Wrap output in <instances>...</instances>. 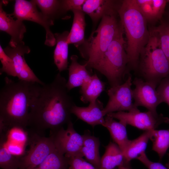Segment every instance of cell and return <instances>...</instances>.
Here are the masks:
<instances>
[{
  "label": "cell",
  "mask_w": 169,
  "mask_h": 169,
  "mask_svg": "<svg viewBox=\"0 0 169 169\" xmlns=\"http://www.w3.org/2000/svg\"><path fill=\"white\" fill-rule=\"evenodd\" d=\"M67 81L59 72L53 81L40 87L30 107L29 130L44 136L71 121V111L75 104L67 88Z\"/></svg>",
  "instance_id": "obj_1"
},
{
  "label": "cell",
  "mask_w": 169,
  "mask_h": 169,
  "mask_svg": "<svg viewBox=\"0 0 169 169\" xmlns=\"http://www.w3.org/2000/svg\"><path fill=\"white\" fill-rule=\"evenodd\" d=\"M0 92V131L14 127L26 131L30 106L41 85L8 77Z\"/></svg>",
  "instance_id": "obj_2"
},
{
  "label": "cell",
  "mask_w": 169,
  "mask_h": 169,
  "mask_svg": "<svg viewBox=\"0 0 169 169\" xmlns=\"http://www.w3.org/2000/svg\"><path fill=\"white\" fill-rule=\"evenodd\" d=\"M120 21L125 34V51L128 65L138 69L141 52L149 37L147 21L140 12L136 0L122 1L118 11Z\"/></svg>",
  "instance_id": "obj_3"
},
{
  "label": "cell",
  "mask_w": 169,
  "mask_h": 169,
  "mask_svg": "<svg viewBox=\"0 0 169 169\" xmlns=\"http://www.w3.org/2000/svg\"><path fill=\"white\" fill-rule=\"evenodd\" d=\"M124 32L120 26L107 50L94 66L107 79L110 87L122 84L129 72Z\"/></svg>",
  "instance_id": "obj_4"
},
{
  "label": "cell",
  "mask_w": 169,
  "mask_h": 169,
  "mask_svg": "<svg viewBox=\"0 0 169 169\" xmlns=\"http://www.w3.org/2000/svg\"><path fill=\"white\" fill-rule=\"evenodd\" d=\"M118 12L103 16L97 29L78 49L86 60L87 68H93L100 59L113 40L121 23L116 18Z\"/></svg>",
  "instance_id": "obj_5"
},
{
  "label": "cell",
  "mask_w": 169,
  "mask_h": 169,
  "mask_svg": "<svg viewBox=\"0 0 169 169\" xmlns=\"http://www.w3.org/2000/svg\"><path fill=\"white\" fill-rule=\"evenodd\" d=\"M142 50L138 69L142 79L156 86L169 75V62L162 50L159 39L152 30Z\"/></svg>",
  "instance_id": "obj_6"
},
{
  "label": "cell",
  "mask_w": 169,
  "mask_h": 169,
  "mask_svg": "<svg viewBox=\"0 0 169 169\" xmlns=\"http://www.w3.org/2000/svg\"><path fill=\"white\" fill-rule=\"evenodd\" d=\"M27 133L26 145H28L29 147L23 155L18 156L19 161V169H32L36 167L56 149L50 137H45L29 130Z\"/></svg>",
  "instance_id": "obj_7"
},
{
  "label": "cell",
  "mask_w": 169,
  "mask_h": 169,
  "mask_svg": "<svg viewBox=\"0 0 169 169\" xmlns=\"http://www.w3.org/2000/svg\"><path fill=\"white\" fill-rule=\"evenodd\" d=\"M132 81L131 76L129 75L122 84L111 87L108 90L109 100L103 110L105 116L113 112L139 110L133 102Z\"/></svg>",
  "instance_id": "obj_8"
},
{
  "label": "cell",
  "mask_w": 169,
  "mask_h": 169,
  "mask_svg": "<svg viewBox=\"0 0 169 169\" xmlns=\"http://www.w3.org/2000/svg\"><path fill=\"white\" fill-rule=\"evenodd\" d=\"M37 6L33 0H16L13 13L10 14L13 18L23 21L28 20L37 23L42 26L46 31L44 44L53 47L56 44L54 34L50 27L54 24V21L49 19L41 12L38 11Z\"/></svg>",
  "instance_id": "obj_9"
},
{
  "label": "cell",
  "mask_w": 169,
  "mask_h": 169,
  "mask_svg": "<svg viewBox=\"0 0 169 169\" xmlns=\"http://www.w3.org/2000/svg\"><path fill=\"white\" fill-rule=\"evenodd\" d=\"M67 125L66 129L62 127L50 131L49 137L53 141L56 149L67 157H83L81 151L83 141V135L76 131L71 121Z\"/></svg>",
  "instance_id": "obj_10"
},
{
  "label": "cell",
  "mask_w": 169,
  "mask_h": 169,
  "mask_svg": "<svg viewBox=\"0 0 169 169\" xmlns=\"http://www.w3.org/2000/svg\"><path fill=\"white\" fill-rule=\"evenodd\" d=\"M107 115L119 120L126 126L131 125L144 131L156 130L162 124L169 123L168 117L162 114L149 110L144 112L140 110L131 112L119 111Z\"/></svg>",
  "instance_id": "obj_11"
},
{
  "label": "cell",
  "mask_w": 169,
  "mask_h": 169,
  "mask_svg": "<svg viewBox=\"0 0 169 169\" xmlns=\"http://www.w3.org/2000/svg\"><path fill=\"white\" fill-rule=\"evenodd\" d=\"M135 88L132 90L134 104L137 107L142 106L149 111L157 113L156 108L162 103L156 90V87L141 78L136 77L132 81Z\"/></svg>",
  "instance_id": "obj_12"
},
{
  "label": "cell",
  "mask_w": 169,
  "mask_h": 169,
  "mask_svg": "<svg viewBox=\"0 0 169 169\" xmlns=\"http://www.w3.org/2000/svg\"><path fill=\"white\" fill-rule=\"evenodd\" d=\"M5 53L13 60L16 77L18 80L36 82L42 85L45 83L35 75L27 63L24 55L30 52L29 48L25 45L23 41L15 47L9 45L3 49Z\"/></svg>",
  "instance_id": "obj_13"
},
{
  "label": "cell",
  "mask_w": 169,
  "mask_h": 169,
  "mask_svg": "<svg viewBox=\"0 0 169 169\" xmlns=\"http://www.w3.org/2000/svg\"><path fill=\"white\" fill-rule=\"evenodd\" d=\"M3 1L0 3V30L11 36L9 45L15 47L23 41L24 34L26 32L23 21L13 18L10 14H8L3 8Z\"/></svg>",
  "instance_id": "obj_14"
},
{
  "label": "cell",
  "mask_w": 169,
  "mask_h": 169,
  "mask_svg": "<svg viewBox=\"0 0 169 169\" xmlns=\"http://www.w3.org/2000/svg\"><path fill=\"white\" fill-rule=\"evenodd\" d=\"M89 103L87 107L74 105L71 110L72 114L93 127L98 125L103 126L105 120L103 113L104 108L103 103L97 99L95 101Z\"/></svg>",
  "instance_id": "obj_15"
},
{
  "label": "cell",
  "mask_w": 169,
  "mask_h": 169,
  "mask_svg": "<svg viewBox=\"0 0 169 169\" xmlns=\"http://www.w3.org/2000/svg\"><path fill=\"white\" fill-rule=\"evenodd\" d=\"M115 2L110 0H86L82 11L89 16L94 25H96L104 16L118 12L120 5L116 6Z\"/></svg>",
  "instance_id": "obj_16"
},
{
  "label": "cell",
  "mask_w": 169,
  "mask_h": 169,
  "mask_svg": "<svg viewBox=\"0 0 169 169\" xmlns=\"http://www.w3.org/2000/svg\"><path fill=\"white\" fill-rule=\"evenodd\" d=\"M70 59L71 63L68 69V79L66 84L69 91L75 87H81L90 80L92 76L87 70L86 64L82 65L78 62L77 55H72Z\"/></svg>",
  "instance_id": "obj_17"
},
{
  "label": "cell",
  "mask_w": 169,
  "mask_h": 169,
  "mask_svg": "<svg viewBox=\"0 0 169 169\" xmlns=\"http://www.w3.org/2000/svg\"><path fill=\"white\" fill-rule=\"evenodd\" d=\"M105 120L103 126L108 129L113 142L117 145L124 154L131 141L128 138L126 125L107 115Z\"/></svg>",
  "instance_id": "obj_18"
},
{
  "label": "cell",
  "mask_w": 169,
  "mask_h": 169,
  "mask_svg": "<svg viewBox=\"0 0 169 169\" xmlns=\"http://www.w3.org/2000/svg\"><path fill=\"white\" fill-rule=\"evenodd\" d=\"M124 154L119 146L113 141H110L105 147V153L101 158L99 169H114L117 167H130Z\"/></svg>",
  "instance_id": "obj_19"
},
{
  "label": "cell",
  "mask_w": 169,
  "mask_h": 169,
  "mask_svg": "<svg viewBox=\"0 0 169 169\" xmlns=\"http://www.w3.org/2000/svg\"><path fill=\"white\" fill-rule=\"evenodd\" d=\"M74 15L73 22L68 37L69 44H73L78 49L84 43L86 27L85 13L82 10L72 11Z\"/></svg>",
  "instance_id": "obj_20"
},
{
  "label": "cell",
  "mask_w": 169,
  "mask_h": 169,
  "mask_svg": "<svg viewBox=\"0 0 169 169\" xmlns=\"http://www.w3.org/2000/svg\"><path fill=\"white\" fill-rule=\"evenodd\" d=\"M83 136V141L81 151V154L87 161L99 169L101 158L99 153V139L87 131Z\"/></svg>",
  "instance_id": "obj_21"
},
{
  "label": "cell",
  "mask_w": 169,
  "mask_h": 169,
  "mask_svg": "<svg viewBox=\"0 0 169 169\" xmlns=\"http://www.w3.org/2000/svg\"><path fill=\"white\" fill-rule=\"evenodd\" d=\"M69 33V31H65L54 34L56 45L54 52V62L60 73L67 69L68 66Z\"/></svg>",
  "instance_id": "obj_22"
},
{
  "label": "cell",
  "mask_w": 169,
  "mask_h": 169,
  "mask_svg": "<svg viewBox=\"0 0 169 169\" xmlns=\"http://www.w3.org/2000/svg\"><path fill=\"white\" fill-rule=\"evenodd\" d=\"M105 83L102 81L95 73L90 80L80 87V99L84 103L95 101L105 90Z\"/></svg>",
  "instance_id": "obj_23"
},
{
  "label": "cell",
  "mask_w": 169,
  "mask_h": 169,
  "mask_svg": "<svg viewBox=\"0 0 169 169\" xmlns=\"http://www.w3.org/2000/svg\"><path fill=\"white\" fill-rule=\"evenodd\" d=\"M152 131H145L137 138L131 140L129 145L124 153L126 161L128 164L130 165L131 160L136 159L141 154L145 152Z\"/></svg>",
  "instance_id": "obj_24"
},
{
  "label": "cell",
  "mask_w": 169,
  "mask_h": 169,
  "mask_svg": "<svg viewBox=\"0 0 169 169\" xmlns=\"http://www.w3.org/2000/svg\"><path fill=\"white\" fill-rule=\"evenodd\" d=\"M150 140L152 150L158 154L161 161L169 148V129L153 130Z\"/></svg>",
  "instance_id": "obj_25"
},
{
  "label": "cell",
  "mask_w": 169,
  "mask_h": 169,
  "mask_svg": "<svg viewBox=\"0 0 169 169\" xmlns=\"http://www.w3.org/2000/svg\"><path fill=\"white\" fill-rule=\"evenodd\" d=\"M32 169H69V159L56 149L41 163Z\"/></svg>",
  "instance_id": "obj_26"
},
{
  "label": "cell",
  "mask_w": 169,
  "mask_h": 169,
  "mask_svg": "<svg viewBox=\"0 0 169 169\" xmlns=\"http://www.w3.org/2000/svg\"><path fill=\"white\" fill-rule=\"evenodd\" d=\"M37 6L40 8L41 12L49 19L54 21L56 15L62 12L61 0H33Z\"/></svg>",
  "instance_id": "obj_27"
},
{
  "label": "cell",
  "mask_w": 169,
  "mask_h": 169,
  "mask_svg": "<svg viewBox=\"0 0 169 169\" xmlns=\"http://www.w3.org/2000/svg\"><path fill=\"white\" fill-rule=\"evenodd\" d=\"M0 167L2 169H19V167L18 156L11 153L2 141H0Z\"/></svg>",
  "instance_id": "obj_28"
},
{
  "label": "cell",
  "mask_w": 169,
  "mask_h": 169,
  "mask_svg": "<svg viewBox=\"0 0 169 169\" xmlns=\"http://www.w3.org/2000/svg\"><path fill=\"white\" fill-rule=\"evenodd\" d=\"M152 30L158 37L161 47L169 62V21L163 22Z\"/></svg>",
  "instance_id": "obj_29"
},
{
  "label": "cell",
  "mask_w": 169,
  "mask_h": 169,
  "mask_svg": "<svg viewBox=\"0 0 169 169\" xmlns=\"http://www.w3.org/2000/svg\"><path fill=\"white\" fill-rule=\"evenodd\" d=\"M0 60L2 64L0 71V74L5 73L8 75L16 77L13 61L5 53L1 45Z\"/></svg>",
  "instance_id": "obj_30"
},
{
  "label": "cell",
  "mask_w": 169,
  "mask_h": 169,
  "mask_svg": "<svg viewBox=\"0 0 169 169\" xmlns=\"http://www.w3.org/2000/svg\"><path fill=\"white\" fill-rule=\"evenodd\" d=\"M7 136L10 141L26 145L28 138V133L27 131L23 129L18 127L11 128L7 134Z\"/></svg>",
  "instance_id": "obj_31"
},
{
  "label": "cell",
  "mask_w": 169,
  "mask_h": 169,
  "mask_svg": "<svg viewBox=\"0 0 169 169\" xmlns=\"http://www.w3.org/2000/svg\"><path fill=\"white\" fill-rule=\"evenodd\" d=\"M138 8L147 21H155L151 0H136Z\"/></svg>",
  "instance_id": "obj_32"
},
{
  "label": "cell",
  "mask_w": 169,
  "mask_h": 169,
  "mask_svg": "<svg viewBox=\"0 0 169 169\" xmlns=\"http://www.w3.org/2000/svg\"><path fill=\"white\" fill-rule=\"evenodd\" d=\"M68 158L69 169H97L82 157L73 156Z\"/></svg>",
  "instance_id": "obj_33"
},
{
  "label": "cell",
  "mask_w": 169,
  "mask_h": 169,
  "mask_svg": "<svg viewBox=\"0 0 169 169\" xmlns=\"http://www.w3.org/2000/svg\"><path fill=\"white\" fill-rule=\"evenodd\" d=\"M156 89L162 103H166L169 106V75L161 80Z\"/></svg>",
  "instance_id": "obj_34"
},
{
  "label": "cell",
  "mask_w": 169,
  "mask_h": 169,
  "mask_svg": "<svg viewBox=\"0 0 169 169\" xmlns=\"http://www.w3.org/2000/svg\"><path fill=\"white\" fill-rule=\"evenodd\" d=\"M86 0H61V8L62 12L78 10L82 11L83 6Z\"/></svg>",
  "instance_id": "obj_35"
},
{
  "label": "cell",
  "mask_w": 169,
  "mask_h": 169,
  "mask_svg": "<svg viewBox=\"0 0 169 169\" xmlns=\"http://www.w3.org/2000/svg\"><path fill=\"white\" fill-rule=\"evenodd\" d=\"M166 0H151V5L155 21L161 18L164 12Z\"/></svg>",
  "instance_id": "obj_36"
},
{
  "label": "cell",
  "mask_w": 169,
  "mask_h": 169,
  "mask_svg": "<svg viewBox=\"0 0 169 169\" xmlns=\"http://www.w3.org/2000/svg\"><path fill=\"white\" fill-rule=\"evenodd\" d=\"M136 159L141 162L148 169H168L160 162L150 160L147 156L145 152L141 154Z\"/></svg>",
  "instance_id": "obj_37"
},
{
  "label": "cell",
  "mask_w": 169,
  "mask_h": 169,
  "mask_svg": "<svg viewBox=\"0 0 169 169\" xmlns=\"http://www.w3.org/2000/svg\"><path fill=\"white\" fill-rule=\"evenodd\" d=\"M5 145L9 152L14 156H20L25 152L24 145L22 144L19 145L9 141Z\"/></svg>",
  "instance_id": "obj_38"
},
{
  "label": "cell",
  "mask_w": 169,
  "mask_h": 169,
  "mask_svg": "<svg viewBox=\"0 0 169 169\" xmlns=\"http://www.w3.org/2000/svg\"><path fill=\"white\" fill-rule=\"evenodd\" d=\"M117 169H131L130 167H128L124 166H120L118 167Z\"/></svg>",
  "instance_id": "obj_39"
},
{
  "label": "cell",
  "mask_w": 169,
  "mask_h": 169,
  "mask_svg": "<svg viewBox=\"0 0 169 169\" xmlns=\"http://www.w3.org/2000/svg\"><path fill=\"white\" fill-rule=\"evenodd\" d=\"M169 159H168V162L166 164V166L168 169H169V153H168L167 154Z\"/></svg>",
  "instance_id": "obj_40"
},
{
  "label": "cell",
  "mask_w": 169,
  "mask_h": 169,
  "mask_svg": "<svg viewBox=\"0 0 169 169\" xmlns=\"http://www.w3.org/2000/svg\"><path fill=\"white\" fill-rule=\"evenodd\" d=\"M166 1L167 2H169V0H166Z\"/></svg>",
  "instance_id": "obj_41"
},
{
  "label": "cell",
  "mask_w": 169,
  "mask_h": 169,
  "mask_svg": "<svg viewBox=\"0 0 169 169\" xmlns=\"http://www.w3.org/2000/svg\"><path fill=\"white\" fill-rule=\"evenodd\" d=\"M117 169V168H115V169Z\"/></svg>",
  "instance_id": "obj_42"
}]
</instances>
